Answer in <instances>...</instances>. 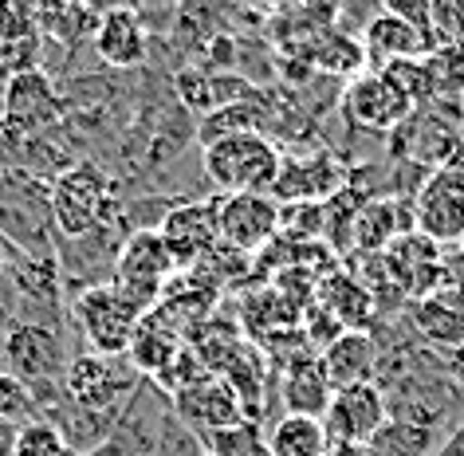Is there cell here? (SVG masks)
I'll use <instances>...</instances> for the list:
<instances>
[{
	"mask_svg": "<svg viewBox=\"0 0 464 456\" xmlns=\"http://www.w3.org/2000/svg\"><path fill=\"white\" fill-rule=\"evenodd\" d=\"M52 225L63 240H87L95 232L111 228L114 220V181L95 161L67 166L60 178L48 185Z\"/></svg>",
	"mask_w": 464,
	"mask_h": 456,
	"instance_id": "obj_1",
	"label": "cell"
},
{
	"mask_svg": "<svg viewBox=\"0 0 464 456\" xmlns=\"http://www.w3.org/2000/svg\"><path fill=\"white\" fill-rule=\"evenodd\" d=\"M201 161H205V178L220 193L240 197V193H272L284 154L264 131H252V134H232L205 146Z\"/></svg>",
	"mask_w": 464,
	"mask_h": 456,
	"instance_id": "obj_2",
	"label": "cell"
},
{
	"mask_svg": "<svg viewBox=\"0 0 464 456\" xmlns=\"http://www.w3.org/2000/svg\"><path fill=\"white\" fill-rule=\"evenodd\" d=\"M146 307L138 303L134 296L114 284H95V287H83L72 303V319L79 326V335L87 338L91 354H107V358H119L126 354L134 331L142 326L146 319Z\"/></svg>",
	"mask_w": 464,
	"mask_h": 456,
	"instance_id": "obj_3",
	"label": "cell"
},
{
	"mask_svg": "<svg viewBox=\"0 0 464 456\" xmlns=\"http://www.w3.org/2000/svg\"><path fill=\"white\" fill-rule=\"evenodd\" d=\"M0 358H5V370L36 397L44 385L63 382V370L72 362L60 331H52L48 323H13L0 343Z\"/></svg>",
	"mask_w": 464,
	"mask_h": 456,
	"instance_id": "obj_4",
	"label": "cell"
},
{
	"mask_svg": "<svg viewBox=\"0 0 464 456\" xmlns=\"http://www.w3.org/2000/svg\"><path fill=\"white\" fill-rule=\"evenodd\" d=\"M173 272H178V264H173V256L158 228H134L130 237L119 244V256H114V284H119L126 296H134L146 311H154L158 299L169 291Z\"/></svg>",
	"mask_w": 464,
	"mask_h": 456,
	"instance_id": "obj_5",
	"label": "cell"
},
{
	"mask_svg": "<svg viewBox=\"0 0 464 456\" xmlns=\"http://www.w3.org/2000/svg\"><path fill=\"white\" fill-rule=\"evenodd\" d=\"M413 228L433 244L464 240V154L437 166L413 197Z\"/></svg>",
	"mask_w": 464,
	"mask_h": 456,
	"instance_id": "obj_6",
	"label": "cell"
},
{
	"mask_svg": "<svg viewBox=\"0 0 464 456\" xmlns=\"http://www.w3.org/2000/svg\"><path fill=\"white\" fill-rule=\"evenodd\" d=\"M60 119H63V95L55 91L48 72L32 67V72L5 79V87H0V126L16 142L52 131Z\"/></svg>",
	"mask_w": 464,
	"mask_h": 456,
	"instance_id": "obj_7",
	"label": "cell"
},
{
	"mask_svg": "<svg viewBox=\"0 0 464 456\" xmlns=\"http://www.w3.org/2000/svg\"><path fill=\"white\" fill-rule=\"evenodd\" d=\"M60 390L75 409L122 417L126 397L138 390V382L130 378V370H122L119 362L107 354H79L67 362Z\"/></svg>",
	"mask_w": 464,
	"mask_h": 456,
	"instance_id": "obj_8",
	"label": "cell"
},
{
	"mask_svg": "<svg viewBox=\"0 0 464 456\" xmlns=\"http://www.w3.org/2000/svg\"><path fill=\"white\" fill-rule=\"evenodd\" d=\"M280 237V205L268 193H240L217 201V240L237 256H256Z\"/></svg>",
	"mask_w": 464,
	"mask_h": 456,
	"instance_id": "obj_9",
	"label": "cell"
},
{
	"mask_svg": "<svg viewBox=\"0 0 464 456\" xmlns=\"http://www.w3.org/2000/svg\"><path fill=\"white\" fill-rule=\"evenodd\" d=\"M413 114V102L378 72L354 75L343 91V119L366 134H393Z\"/></svg>",
	"mask_w": 464,
	"mask_h": 456,
	"instance_id": "obj_10",
	"label": "cell"
},
{
	"mask_svg": "<svg viewBox=\"0 0 464 456\" xmlns=\"http://www.w3.org/2000/svg\"><path fill=\"white\" fill-rule=\"evenodd\" d=\"M173 413L193 437H213V432H225L232 425L245 421V405L232 393V385L220 378V374L208 370L205 378H197L193 385L173 393Z\"/></svg>",
	"mask_w": 464,
	"mask_h": 456,
	"instance_id": "obj_11",
	"label": "cell"
},
{
	"mask_svg": "<svg viewBox=\"0 0 464 456\" xmlns=\"http://www.w3.org/2000/svg\"><path fill=\"white\" fill-rule=\"evenodd\" d=\"M386 421H390L386 393H382L374 382H366V385H351V390H334L331 409H327V417H323V429H327L331 444L366 449Z\"/></svg>",
	"mask_w": 464,
	"mask_h": 456,
	"instance_id": "obj_12",
	"label": "cell"
},
{
	"mask_svg": "<svg viewBox=\"0 0 464 456\" xmlns=\"http://www.w3.org/2000/svg\"><path fill=\"white\" fill-rule=\"evenodd\" d=\"M161 240L173 256L178 267H193V264H205L208 252L217 248V205L208 201H185L178 209H169L166 220L158 225Z\"/></svg>",
	"mask_w": 464,
	"mask_h": 456,
	"instance_id": "obj_13",
	"label": "cell"
},
{
	"mask_svg": "<svg viewBox=\"0 0 464 456\" xmlns=\"http://www.w3.org/2000/svg\"><path fill=\"white\" fill-rule=\"evenodd\" d=\"M343 189V170L334 154H307V158H284L280 178L272 185L276 205H295V201H331Z\"/></svg>",
	"mask_w": 464,
	"mask_h": 456,
	"instance_id": "obj_14",
	"label": "cell"
},
{
	"mask_svg": "<svg viewBox=\"0 0 464 456\" xmlns=\"http://www.w3.org/2000/svg\"><path fill=\"white\" fill-rule=\"evenodd\" d=\"M358 44H362L370 72H382V67H390L398 60H421V55L433 52V44H429L421 32L410 28L393 13H386V8L366 20V28L358 32Z\"/></svg>",
	"mask_w": 464,
	"mask_h": 456,
	"instance_id": "obj_15",
	"label": "cell"
},
{
	"mask_svg": "<svg viewBox=\"0 0 464 456\" xmlns=\"http://www.w3.org/2000/svg\"><path fill=\"white\" fill-rule=\"evenodd\" d=\"M91 44H95L99 60L111 67H138V63H146V55H150L146 24L134 8H102Z\"/></svg>",
	"mask_w": 464,
	"mask_h": 456,
	"instance_id": "obj_16",
	"label": "cell"
},
{
	"mask_svg": "<svg viewBox=\"0 0 464 456\" xmlns=\"http://www.w3.org/2000/svg\"><path fill=\"white\" fill-rule=\"evenodd\" d=\"M280 397L292 417H311V421L327 417L334 385L327 378V370H323L319 354H304V358L287 362L284 378H280Z\"/></svg>",
	"mask_w": 464,
	"mask_h": 456,
	"instance_id": "obj_17",
	"label": "cell"
},
{
	"mask_svg": "<svg viewBox=\"0 0 464 456\" xmlns=\"http://www.w3.org/2000/svg\"><path fill=\"white\" fill-rule=\"evenodd\" d=\"M405 232H413V209H405L393 197H378V201H366L354 213L351 244L362 256H386L390 244L405 237Z\"/></svg>",
	"mask_w": 464,
	"mask_h": 456,
	"instance_id": "obj_18",
	"label": "cell"
},
{
	"mask_svg": "<svg viewBox=\"0 0 464 456\" xmlns=\"http://www.w3.org/2000/svg\"><path fill=\"white\" fill-rule=\"evenodd\" d=\"M323 370L334 390H351V385H366L378 370V346L366 331H343L334 343L319 354Z\"/></svg>",
	"mask_w": 464,
	"mask_h": 456,
	"instance_id": "obj_19",
	"label": "cell"
},
{
	"mask_svg": "<svg viewBox=\"0 0 464 456\" xmlns=\"http://www.w3.org/2000/svg\"><path fill=\"white\" fill-rule=\"evenodd\" d=\"M181 350H185L181 335L169 331V326L161 319H154V315H146L142 326H138L134 338H130V346H126V362H130L134 374L158 382V378H166V370L178 362Z\"/></svg>",
	"mask_w": 464,
	"mask_h": 456,
	"instance_id": "obj_20",
	"label": "cell"
},
{
	"mask_svg": "<svg viewBox=\"0 0 464 456\" xmlns=\"http://www.w3.org/2000/svg\"><path fill=\"white\" fill-rule=\"evenodd\" d=\"M315 303L343 326V331H366L370 311H374V296L366 291V284H358L351 276H339V272L319 279Z\"/></svg>",
	"mask_w": 464,
	"mask_h": 456,
	"instance_id": "obj_21",
	"label": "cell"
},
{
	"mask_svg": "<svg viewBox=\"0 0 464 456\" xmlns=\"http://www.w3.org/2000/svg\"><path fill=\"white\" fill-rule=\"evenodd\" d=\"M413 326L417 335L437 346H460L464 350V307L457 291H433V296L413 303Z\"/></svg>",
	"mask_w": 464,
	"mask_h": 456,
	"instance_id": "obj_22",
	"label": "cell"
},
{
	"mask_svg": "<svg viewBox=\"0 0 464 456\" xmlns=\"http://www.w3.org/2000/svg\"><path fill=\"white\" fill-rule=\"evenodd\" d=\"M32 16H36V36H52V40L67 44V48H75L79 40L95 36L102 8H91V5H40V8H32Z\"/></svg>",
	"mask_w": 464,
	"mask_h": 456,
	"instance_id": "obj_23",
	"label": "cell"
},
{
	"mask_svg": "<svg viewBox=\"0 0 464 456\" xmlns=\"http://www.w3.org/2000/svg\"><path fill=\"white\" fill-rule=\"evenodd\" d=\"M264 437H268L272 456H327L331 452V437L323 429V421H311V417L284 413L272 425V432H264Z\"/></svg>",
	"mask_w": 464,
	"mask_h": 456,
	"instance_id": "obj_24",
	"label": "cell"
},
{
	"mask_svg": "<svg viewBox=\"0 0 464 456\" xmlns=\"http://www.w3.org/2000/svg\"><path fill=\"white\" fill-rule=\"evenodd\" d=\"M433 449H437V432L425 425H413V421H401V417H390L374 432V441L366 444L370 456H429Z\"/></svg>",
	"mask_w": 464,
	"mask_h": 456,
	"instance_id": "obj_25",
	"label": "cell"
},
{
	"mask_svg": "<svg viewBox=\"0 0 464 456\" xmlns=\"http://www.w3.org/2000/svg\"><path fill=\"white\" fill-rule=\"evenodd\" d=\"M264 126V111L256 107V99H245V102H228V107H217L201 119V146H213L220 138H232V134H252Z\"/></svg>",
	"mask_w": 464,
	"mask_h": 456,
	"instance_id": "obj_26",
	"label": "cell"
},
{
	"mask_svg": "<svg viewBox=\"0 0 464 456\" xmlns=\"http://www.w3.org/2000/svg\"><path fill=\"white\" fill-rule=\"evenodd\" d=\"M311 55V67L323 75H362V63H366V55H362V44L351 40V36H343L339 28L334 32H323L319 44L307 52Z\"/></svg>",
	"mask_w": 464,
	"mask_h": 456,
	"instance_id": "obj_27",
	"label": "cell"
},
{
	"mask_svg": "<svg viewBox=\"0 0 464 456\" xmlns=\"http://www.w3.org/2000/svg\"><path fill=\"white\" fill-rule=\"evenodd\" d=\"M425 72L433 99H460L464 95V44H445L425 55Z\"/></svg>",
	"mask_w": 464,
	"mask_h": 456,
	"instance_id": "obj_28",
	"label": "cell"
},
{
	"mask_svg": "<svg viewBox=\"0 0 464 456\" xmlns=\"http://www.w3.org/2000/svg\"><path fill=\"white\" fill-rule=\"evenodd\" d=\"M327 232V201H295L280 205V237L295 244H315Z\"/></svg>",
	"mask_w": 464,
	"mask_h": 456,
	"instance_id": "obj_29",
	"label": "cell"
},
{
	"mask_svg": "<svg viewBox=\"0 0 464 456\" xmlns=\"http://www.w3.org/2000/svg\"><path fill=\"white\" fill-rule=\"evenodd\" d=\"M205 449L208 456H272L268 437L260 432L256 421H240V425H232L225 432H213L205 441Z\"/></svg>",
	"mask_w": 464,
	"mask_h": 456,
	"instance_id": "obj_30",
	"label": "cell"
},
{
	"mask_svg": "<svg viewBox=\"0 0 464 456\" xmlns=\"http://www.w3.org/2000/svg\"><path fill=\"white\" fill-rule=\"evenodd\" d=\"M0 421H8V425H16V429L32 425V421H44L36 393H32L28 385H20L8 370H0Z\"/></svg>",
	"mask_w": 464,
	"mask_h": 456,
	"instance_id": "obj_31",
	"label": "cell"
},
{
	"mask_svg": "<svg viewBox=\"0 0 464 456\" xmlns=\"http://www.w3.org/2000/svg\"><path fill=\"white\" fill-rule=\"evenodd\" d=\"M378 75L390 79V83L413 102V111H421V102L433 99V87H429V72H425V55H421V60H398V63L382 67Z\"/></svg>",
	"mask_w": 464,
	"mask_h": 456,
	"instance_id": "obj_32",
	"label": "cell"
},
{
	"mask_svg": "<svg viewBox=\"0 0 464 456\" xmlns=\"http://www.w3.org/2000/svg\"><path fill=\"white\" fill-rule=\"evenodd\" d=\"M16 456H79V452L55 432L52 421H32L16 437Z\"/></svg>",
	"mask_w": 464,
	"mask_h": 456,
	"instance_id": "obj_33",
	"label": "cell"
},
{
	"mask_svg": "<svg viewBox=\"0 0 464 456\" xmlns=\"http://www.w3.org/2000/svg\"><path fill=\"white\" fill-rule=\"evenodd\" d=\"M429 36H433V48H445V44H464V5H452V0H433Z\"/></svg>",
	"mask_w": 464,
	"mask_h": 456,
	"instance_id": "obj_34",
	"label": "cell"
},
{
	"mask_svg": "<svg viewBox=\"0 0 464 456\" xmlns=\"http://www.w3.org/2000/svg\"><path fill=\"white\" fill-rule=\"evenodd\" d=\"M28 36H36V16H32V8L0 5V48L16 44V40H28Z\"/></svg>",
	"mask_w": 464,
	"mask_h": 456,
	"instance_id": "obj_35",
	"label": "cell"
},
{
	"mask_svg": "<svg viewBox=\"0 0 464 456\" xmlns=\"http://www.w3.org/2000/svg\"><path fill=\"white\" fill-rule=\"evenodd\" d=\"M8 267H13V248H8V240L0 237V279H5Z\"/></svg>",
	"mask_w": 464,
	"mask_h": 456,
	"instance_id": "obj_36",
	"label": "cell"
},
{
	"mask_svg": "<svg viewBox=\"0 0 464 456\" xmlns=\"http://www.w3.org/2000/svg\"><path fill=\"white\" fill-rule=\"evenodd\" d=\"M205 456H208V452H205Z\"/></svg>",
	"mask_w": 464,
	"mask_h": 456,
	"instance_id": "obj_37",
	"label": "cell"
}]
</instances>
